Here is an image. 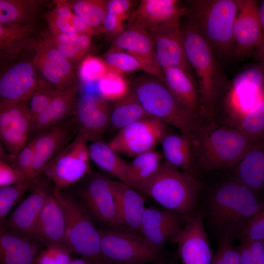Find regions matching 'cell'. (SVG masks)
<instances>
[{"mask_svg":"<svg viewBox=\"0 0 264 264\" xmlns=\"http://www.w3.org/2000/svg\"><path fill=\"white\" fill-rule=\"evenodd\" d=\"M257 195L232 176L214 185L198 198V209L204 226L219 238L233 242L250 219L263 207Z\"/></svg>","mask_w":264,"mask_h":264,"instance_id":"6da1fadb","label":"cell"},{"mask_svg":"<svg viewBox=\"0 0 264 264\" xmlns=\"http://www.w3.org/2000/svg\"><path fill=\"white\" fill-rule=\"evenodd\" d=\"M191 138L197 173L234 169L257 143L238 129L211 120H200Z\"/></svg>","mask_w":264,"mask_h":264,"instance_id":"7a4b0ae2","label":"cell"},{"mask_svg":"<svg viewBox=\"0 0 264 264\" xmlns=\"http://www.w3.org/2000/svg\"><path fill=\"white\" fill-rule=\"evenodd\" d=\"M203 187L197 177L165 161L135 189L152 198L167 210L187 219L197 211Z\"/></svg>","mask_w":264,"mask_h":264,"instance_id":"3957f363","label":"cell"},{"mask_svg":"<svg viewBox=\"0 0 264 264\" xmlns=\"http://www.w3.org/2000/svg\"><path fill=\"white\" fill-rule=\"evenodd\" d=\"M188 61L198 82L201 119L213 120L215 104L222 87L223 78L214 51L190 22L181 29Z\"/></svg>","mask_w":264,"mask_h":264,"instance_id":"277c9868","label":"cell"},{"mask_svg":"<svg viewBox=\"0 0 264 264\" xmlns=\"http://www.w3.org/2000/svg\"><path fill=\"white\" fill-rule=\"evenodd\" d=\"M130 90L151 117L191 136L200 120L184 106L160 79L149 75L133 81Z\"/></svg>","mask_w":264,"mask_h":264,"instance_id":"5b68a950","label":"cell"},{"mask_svg":"<svg viewBox=\"0 0 264 264\" xmlns=\"http://www.w3.org/2000/svg\"><path fill=\"white\" fill-rule=\"evenodd\" d=\"M236 0H197L191 2V22L213 51L233 54V26L237 14Z\"/></svg>","mask_w":264,"mask_h":264,"instance_id":"8992f818","label":"cell"},{"mask_svg":"<svg viewBox=\"0 0 264 264\" xmlns=\"http://www.w3.org/2000/svg\"><path fill=\"white\" fill-rule=\"evenodd\" d=\"M53 193L64 210L66 244L71 253L87 258L93 264H108L102 253L98 228L84 206L64 189L54 186Z\"/></svg>","mask_w":264,"mask_h":264,"instance_id":"52a82bcc","label":"cell"},{"mask_svg":"<svg viewBox=\"0 0 264 264\" xmlns=\"http://www.w3.org/2000/svg\"><path fill=\"white\" fill-rule=\"evenodd\" d=\"M98 228L102 253L108 264H148L163 259V251L140 234Z\"/></svg>","mask_w":264,"mask_h":264,"instance_id":"ba28073f","label":"cell"},{"mask_svg":"<svg viewBox=\"0 0 264 264\" xmlns=\"http://www.w3.org/2000/svg\"><path fill=\"white\" fill-rule=\"evenodd\" d=\"M79 182L76 193L92 220L108 229L128 231L123 225L109 179L90 172Z\"/></svg>","mask_w":264,"mask_h":264,"instance_id":"9c48e42d","label":"cell"},{"mask_svg":"<svg viewBox=\"0 0 264 264\" xmlns=\"http://www.w3.org/2000/svg\"><path fill=\"white\" fill-rule=\"evenodd\" d=\"M88 141L81 132L44 167L43 174L56 186L65 189L91 172Z\"/></svg>","mask_w":264,"mask_h":264,"instance_id":"30bf717a","label":"cell"},{"mask_svg":"<svg viewBox=\"0 0 264 264\" xmlns=\"http://www.w3.org/2000/svg\"><path fill=\"white\" fill-rule=\"evenodd\" d=\"M264 94V67L259 64L238 74L224 100L223 125L237 129L244 115Z\"/></svg>","mask_w":264,"mask_h":264,"instance_id":"8fae6325","label":"cell"},{"mask_svg":"<svg viewBox=\"0 0 264 264\" xmlns=\"http://www.w3.org/2000/svg\"><path fill=\"white\" fill-rule=\"evenodd\" d=\"M167 126L153 117L138 121L119 130L108 144L118 154L135 157L161 143L168 132Z\"/></svg>","mask_w":264,"mask_h":264,"instance_id":"7c38bea8","label":"cell"},{"mask_svg":"<svg viewBox=\"0 0 264 264\" xmlns=\"http://www.w3.org/2000/svg\"><path fill=\"white\" fill-rule=\"evenodd\" d=\"M171 242L176 244L182 264H211L213 252L200 213L197 210Z\"/></svg>","mask_w":264,"mask_h":264,"instance_id":"4fadbf2b","label":"cell"},{"mask_svg":"<svg viewBox=\"0 0 264 264\" xmlns=\"http://www.w3.org/2000/svg\"><path fill=\"white\" fill-rule=\"evenodd\" d=\"M49 180L46 177H40L29 195L6 218L0 228L21 237L32 238L39 216L53 191H50Z\"/></svg>","mask_w":264,"mask_h":264,"instance_id":"5bb4252c","label":"cell"},{"mask_svg":"<svg viewBox=\"0 0 264 264\" xmlns=\"http://www.w3.org/2000/svg\"><path fill=\"white\" fill-rule=\"evenodd\" d=\"M31 123L27 102L0 101V138L9 155H17L26 146Z\"/></svg>","mask_w":264,"mask_h":264,"instance_id":"9a60e30c","label":"cell"},{"mask_svg":"<svg viewBox=\"0 0 264 264\" xmlns=\"http://www.w3.org/2000/svg\"><path fill=\"white\" fill-rule=\"evenodd\" d=\"M236 2L237 11L233 26V54L242 57L254 52L261 41L259 2L255 0H236Z\"/></svg>","mask_w":264,"mask_h":264,"instance_id":"2e32d148","label":"cell"},{"mask_svg":"<svg viewBox=\"0 0 264 264\" xmlns=\"http://www.w3.org/2000/svg\"><path fill=\"white\" fill-rule=\"evenodd\" d=\"M176 0H142L131 15L128 27L151 34L179 23L184 9Z\"/></svg>","mask_w":264,"mask_h":264,"instance_id":"e0dca14e","label":"cell"},{"mask_svg":"<svg viewBox=\"0 0 264 264\" xmlns=\"http://www.w3.org/2000/svg\"><path fill=\"white\" fill-rule=\"evenodd\" d=\"M110 111L101 97L88 93L77 100L74 117L78 131L92 142L101 139L110 123Z\"/></svg>","mask_w":264,"mask_h":264,"instance_id":"ac0fdd59","label":"cell"},{"mask_svg":"<svg viewBox=\"0 0 264 264\" xmlns=\"http://www.w3.org/2000/svg\"><path fill=\"white\" fill-rule=\"evenodd\" d=\"M113 45L116 50H125L134 57L147 74L164 82L163 71L157 62L149 34L139 29L127 27L118 35Z\"/></svg>","mask_w":264,"mask_h":264,"instance_id":"d6986e66","label":"cell"},{"mask_svg":"<svg viewBox=\"0 0 264 264\" xmlns=\"http://www.w3.org/2000/svg\"><path fill=\"white\" fill-rule=\"evenodd\" d=\"M78 132L74 116L34 137L35 156L33 169L39 178L45 165L73 139Z\"/></svg>","mask_w":264,"mask_h":264,"instance_id":"ffe728a7","label":"cell"},{"mask_svg":"<svg viewBox=\"0 0 264 264\" xmlns=\"http://www.w3.org/2000/svg\"><path fill=\"white\" fill-rule=\"evenodd\" d=\"M33 63L55 89L63 91L76 85L68 60L46 41L38 44Z\"/></svg>","mask_w":264,"mask_h":264,"instance_id":"44dd1931","label":"cell"},{"mask_svg":"<svg viewBox=\"0 0 264 264\" xmlns=\"http://www.w3.org/2000/svg\"><path fill=\"white\" fill-rule=\"evenodd\" d=\"M149 35L153 42L157 62L162 70L169 67H177L191 74V66L185 53L179 23Z\"/></svg>","mask_w":264,"mask_h":264,"instance_id":"7402d4cb","label":"cell"},{"mask_svg":"<svg viewBox=\"0 0 264 264\" xmlns=\"http://www.w3.org/2000/svg\"><path fill=\"white\" fill-rule=\"evenodd\" d=\"M184 217L168 210L146 208L141 220L139 234L163 251L165 244L185 223Z\"/></svg>","mask_w":264,"mask_h":264,"instance_id":"603a6c76","label":"cell"},{"mask_svg":"<svg viewBox=\"0 0 264 264\" xmlns=\"http://www.w3.org/2000/svg\"><path fill=\"white\" fill-rule=\"evenodd\" d=\"M33 65L27 62L16 64L0 79V101L26 102L39 87Z\"/></svg>","mask_w":264,"mask_h":264,"instance_id":"cb8c5ba5","label":"cell"},{"mask_svg":"<svg viewBox=\"0 0 264 264\" xmlns=\"http://www.w3.org/2000/svg\"><path fill=\"white\" fill-rule=\"evenodd\" d=\"M32 238L44 247L54 244L66 246L65 214L63 207L53 191L48 197L37 220Z\"/></svg>","mask_w":264,"mask_h":264,"instance_id":"d4e9b609","label":"cell"},{"mask_svg":"<svg viewBox=\"0 0 264 264\" xmlns=\"http://www.w3.org/2000/svg\"><path fill=\"white\" fill-rule=\"evenodd\" d=\"M77 93L76 85L60 91L46 108L32 120L29 135H35V137L73 117L77 101Z\"/></svg>","mask_w":264,"mask_h":264,"instance_id":"484cf974","label":"cell"},{"mask_svg":"<svg viewBox=\"0 0 264 264\" xmlns=\"http://www.w3.org/2000/svg\"><path fill=\"white\" fill-rule=\"evenodd\" d=\"M123 225L129 231L139 234L146 208L144 198L128 184L109 179Z\"/></svg>","mask_w":264,"mask_h":264,"instance_id":"4316f807","label":"cell"},{"mask_svg":"<svg viewBox=\"0 0 264 264\" xmlns=\"http://www.w3.org/2000/svg\"><path fill=\"white\" fill-rule=\"evenodd\" d=\"M0 264H35L43 249L42 243L30 237L0 230Z\"/></svg>","mask_w":264,"mask_h":264,"instance_id":"83f0119b","label":"cell"},{"mask_svg":"<svg viewBox=\"0 0 264 264\" xmlns=\"http://www.w3.org/2000/svg\"><path fill=\"white\" fill-rule=\"evenodd\" d=\"M232 176L257 195L264 193V139L245 153L233 169Z\"/></svg>","mask_w":264,"mask_h":264,"instance_id":"f1b7e54d","label":"cell"},{"mask_svg":"<svg viewBox=\"0 0 264 264\" xmlns=\"http://www.w3.org/2000/svg\"><path fill=\"white\" fill-rule=\"evenodd\" d=\"M164 84L175 97L199 120H201L198 88L191 75L177 67L163 70Z\"/></svg>","mask_w":264,"mask_h":264,"instance_id":"f546056e","label":"cell"},{"mask_svg":"<svg viewBox=\"0 0 264 264\" xmlns=\"http://www.w3.org/2000/svg\"><path fill=\"white\" fill-rule=\"evenodd\" d=\"M161 146L165 161L197 177V170L191 136L167 132Z\"/></svg>","mask_w":264,"mask_h":264,"instance_id":"4dcf8cb0","label":"cell"},{"mask_svg":"<svg viewBox=\"0 0 264 264\" xmlns=\"http://www.w3.org/2000/svg\"><path fill=\"white\" fill-rule=\"evenodd\" d=\"M47 18L53 33H75L91 36L96 33L73 12L71 4L65 1L57 2Z\"/></svg>","mask_w":264,"mask_h":264,"instance_id":"1f68e13d","label":"cell"},{"mask_svg":"<svg viewBox=\"0 0 264 264\" xmlns=\"http://www.w3.org/2000/svg\"><path fill=\"white\" fill-rule=\"evenodd\" d=\"M90 158L99 168L120 181L128 184L126 162L118 154L102 140L92 142L88 146Z\"/></svg>","mask_w":264,"mask_h":264,"instance_id":"d6a6232c","label":"cell"},{"mask_svg":"<svg viewBox=\"0 0 264 264\" xmlns=\"http://www.w3.org/2000/svg\"><path fill=\"white\" fill-rule=\"evenodd\" d=\"M150 117L130 90L126 95L117 100L110 111L109 124L113 129L120 130L133 123Z\"/></svg>","mask_w":264,"mask_h":264,"instance_id":"836d02e7","label":"cell"},{"mask_svg":"<svg viewBox=\"0 0 264 264\" xmlns=\"http://www.w3.org/2000/svg\"><path fill=\"white\" fill-rule=\"evenodd\" d=\"M162 156L154 149L141 154L128 163V184L134 189L153 175L161 163Z\"/></svg>","mask_w":264,"mask_h":264,"instance_id":"e575fe53","label":"cell"},{"mask_svg":"<svg viewBox=\"0 0 264 264\" xmlns=\"http://www.w3.org/2000/svg\"><path fill=\"white\" fill-rule=\"evenodd\" d=\"M37 6L34 1L0 0V23L22 24L35 16Z\"/></svg>","mask_w":264,"mask_h":264,"instance_id":"d590c367","label":"cell"},{"mask_svg":"<svg viewBox=\"0 0 264 264\" xmlns=\"http://www.w3.org/2000/svg\"><path fill=\"white\" fill-rule=\"evenodd\" d=\"M108 1L79 0L71 4L73 12L89 28L96 32L103 29Z\"/></svg>","mask_w":264,"mask_h":264,"instance_id":"8d00e7d4","label":"cell"},{"mask_svg":"<svg viewBox=\"0 0 264 264\" xmlns=\"http://www.w3.org/2000/svg\"><path fill=\"white\" fill-rule=\"evenodd\" d=\"M237 129L255 142L264 139V94L244 115Z\"/></svg>","mask_w":264,"mask_h":264,"instance_id":"74e56055","label":"cell"},{"mask_svg":"<svg viewBox=\"0 0 264 264\" xmlns=\"http://www.w3.org/2000/svg\"><path fill=\"white\" fill-rule=\"evenodd\" d=\"M100 94L107 99H119L129 92L128 85L119 73L111 70L98 81Z\"/></svg>","mask_w":264,"mask_h":264,"instance_id":"f35d334b","label":"cell"},{"mask_svg":"<svg viewBox=\"0 0 264 264\" xmlns=\"http://www.w3.org/2000/svg\"><path fill=\"white\" fill-rule=\"evenodd\" d=\"M36 182H28L0 188V222L3 224L17 202Z\"/></svg>","mask_w":264,"mask_h":264,"instance_id":"ab89813d","label":"cell"},{"mask_svg":"<svg viewBox=\"0 0 264 264\" xmlns=\"http://www.w3.org/2000/svg\"><path fill=\"white\" fill-rule=\"evenodd\" d=\"M34 156L35 145L34 141L32 139L17 155H9V159L5 161L30 179L36 181L39 178L36 177L34 172Z\"/></svg>","mask_w":264,"mask_h":264,"instance_id":"60d3db41","label":"cell"},{"mask_svg":"<svg viewBox=\"0 0 264 264\" xmlns=\"http://www.w3.org/2000/svg\"><path fill=\"white\" fill-rule=\"evenodd\" d=\"M111 70L113 69L105 61L95 57L88 56L81 64L79 75L84 83L97 81Z\"/></svg>","mask_w":264,"mask_h":264,"instance_id":"b9f144b4","label":"cell"},{"mask_svg":"<svg viewBox=\"0 0 264 264\" xmlns=\"http://www.w3.org/2000/svg\"><path fill=\"white\" fill-rule=\"evenodd\" d=\"M105 62L111 69L120 73L142 70L140 64L134 57L119 50L114 49L108 52Z\"/></svg>","mask_w":264,"mask_h":264,"instance_id":"7bdbcfd3","label":"cell"},{"mask_svg":"<svg viewBox=\"0 0 264 264\" xmlns=\"http://www.w3.org/2000/svg\"><path fill=\"white\" fill-rule=\"evenodd\" d=\"M70 253L66 245L51 244L41 250L35 264H69L72 261Z\"/></svg>","mask_w":264,"mask_h":264,"instance_id":"ee69618b","label":"cell"},{"mask_svg":"<svg viewBox=\"0 0 264 264\" xmlns=\"http://www.w3.org/2000/svg\"><path fill=\"white\" fill-rule=\"evenodd\" d=\"M53 87L39 85L28 101V107L32 120L43 111L51 101L59 93Z\"/></svg>","mask_w":264,"mask_h":264,"instance_id":"f6af8a7d","label":"cell"},{"mask_svg":"<svg viewBox=\"0 0 264 264\" xmlns=\"http://www.w3.org/2000/svg\"><path fill=\"white\" fill-rule=\"evenodd\" d=\"M240 241L255 240L264 242V203L262 208L248 221L239 234Z\"/></svg>","mask_w":264,"mask_h":264,"instance_id":"bcb514c9","label":"cell"},{"mask_svg":"<svg viewBox=\"0 0 264 264\" xmlns=\"http://www.w3.org/2000/svg\"><path fill=\"white\" fill-rule=\"evenodd\" d=\"M91 42V35L81 34L78 41L70 45L48 44L68 60L76 59L83 56L89 48Z\"/></svg>","mask_w":264,"mask_h":264,"instance_id":"7dc6e473","label":"cell"},{"mask_svg":"<svg viewBox=\"0 0 264 264\" xmlns=\"http://www.w3.org/2000/svg\"><path fill=\"white\" fill-rule=\"evenodd\" d=\"M30 30L27 25L0 23V48L8 47L14 42L24 37Z\"/></svg>","mask_w":264,"mask_h":264,"instance_id":"c3c4849f","label":"cell"},{"mask_svg":"<svg viewBox=\"0 0 264 264\" xmlns=\"http://www.w3.org/2000/svg\"><path fill=\"white\" fill-rule=\"evenodd\" d=\"M33 181L2 159L0 160V188Z\"/></svg>","mask_w":264,"mask_h":264,"instance_id":"681fc988","label":"cell"},{"mask_svg":"<svg viewBox=\"0 0 264 264\" xmlns=\"http://www.w3.org/2000/svg\"><path fill=\"white\" fill-rule=\"evenodd\" d=\"M233 242L227 236L219 238L218 249L224 264H242V254L239 245L234 246Z\"/></svg>","mask_w":264,"mask_h":264,"instance_id":"f907efd6","label":"cell"},{"mask_svg":"<svg viewBox=\"0 0 264 264\" xmlns=\"http://www.w3.org/2000/svg\"><path fill=\"white\" fill-rule=\"evenodd\" d=\"M131 6V1L127 0H109L107 3L106 14L124 21Z\"/></svg>","mask_w":264,"mask_h":264,"instance_id":"816d5d0a","label":"cell"},{"mask_svg":"<svg viewBox=\"0 0 264 264\" xmlns=\"http://www.w3.org/2000/svg\"><path fill=\"white\" fill-rule=\"evenodd\" d=\"M259 14L262 25V36L259 45L254 51L258 63L264 67V0L259 2Z\"/></svg>","mask_w":264,"mask_h":264,"instance_id":"f5cc1de1","label":"cell"},{"mask_svg":"<svg viewBox=\"0 0 264 264\" xmlns=\"http://www.w3.org/2000/svg\"><path fill=\"white\" fill-rule=\"evenodd\" d=\"M241 241H245L248 244L255 264H264V242L255 240Z\"/></svg>","mask_w":264,"mask_h":264,"instance_id":"db71d44e","label":"cell"},{"mask_svg":"<svg viewBox=\"0 0 264 264\" xmlns=\"http://www.w3.org/2000/svg\"><path fill=\"white\" fill-rule=\"evenodd\" d=\"M69 264H93L89 259L83 257L72 260Z\"/></svg>","mask_w":264,"mask_h":264,"instance_id":"11a10c76","label":"cell"},{"mask_svg":"<svg viewBox=\"0 0 264 264\" xmlns=\"http://www.w3.org/2000/svg\"><path fill=\"white\" fill-rule=\"evenodd\" d=\"M211 264H224L220 251L217 249Z\"/></svg>","mask_w":264,"mask_h":264,"instance_id":"9f6ffc18","label":"cell"},{"mask_svg":"<svg viewBox=\"0 0 264 264\" xmlns=\"http://www.w3.org/2000/svg\"><path fill=\"white\" fill-rule=\"evenodd\" d=\"M172 264V263H168V262H164V261L163 260V259H162L160 261H157L156 262H154V263H150V264Z\"/></svg>","mask_w":264,"mask_h":264,"instance_id":"6f0895ef","label":"cell"}]
</instances>
